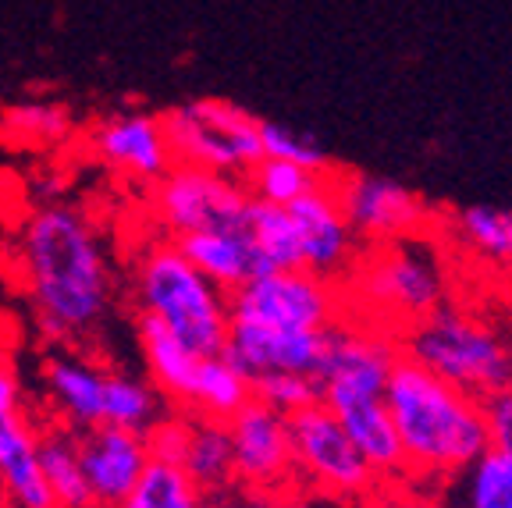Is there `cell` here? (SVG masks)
<instances>
[{
	"instance_id": "obj_9",
	"label": "cell",
	"mask_w": 512,
	"mask_h": 508,
	"mask_svg": "<svg viewBox=\"0 0 512 508\" xmlns=\"http://www.w3.org/2000/svg\"><path fill=\"white\" fill-rule=\"evenodd\" d=\"M246 182L217 175L207 167L171 164L164 178L150 185V214L168 239H182L192 231L242 228L249 214Z\"/></svg>"
},
{
	"instance_id": "obj_33",
	"label": "cell",
	"mask_w": 512,
	"mask_h": 508,
	"mask_svg": "<svg viewBox=\"0 0 512 508\" xmlns=\"http://www.w3.org/2000/svg\"><path fill=\"white\" fill-rule=\"evenodd\" d=\"M189 430H192V413L189 409H164L157 416L150 430H146V448H150V459L160 462H182L185 445H189Z\"/></svg>"
},
{
	"instance_id": "obj_28",
	"label": "cell",
	"mask_w": 512,
	"mask_h": 508,
	"mask_svg": "<svg viewBox=\"0 0 512 508\" xmlns=\"http://www.w3.org/2000/svg\"><path fill=\"white\" fill-rule=\"evenodd\" d=\"M0 132L22 146H61L72 139V111L57 100H22L0 114Z\"/></svg>"
},
{
	"instance_id": "obj_1",
	"label": "cell",
	"mask_w": 512,
	"mask_h": 508,
	"mask_svg": "<svg viewBox=\"0 0 512 508\" xmlns=\"http://www.w3.org/2000/svg\"><path fill=\"white\" fill-rule=\"evenodd\" d=\"M18 267L29 313L54 349H89L118 310V270L96 221L72 199H50L22 221Z\"/></svg>"
},
{
	"instance_id": "obj_25",
	"label": "cell",
	"mask_w": 512,
	"mask_h": 508,
	"mask_svg": "<svg viewBox=\"0 0 512 508\" xmlns=\"http://www.w3.org/2000/svg\"><path fill=\"white\" fill-rule=\"evenodd\" d=\"M164 409H168V402H164V395L150 384V377H139V374H128V370H118V366H107L104 423L146 434Z\"/></svg>"
},
{
	"instance_id": "obj_29",
	"label": "cell",
	"mask_w": 512,
	"mask_h": 508,
	"mask_svg": "<svg viewBox=\"0 0 512 508\" xmlns=\"http://www.w3.org/2000/svg\"><path fill=\"white\" fill-rule=\"evenodd\" d=\"M324 175H313L306 167L292 164V160H278V157H260L249 167L242 182H246L249 196L256 203H274V207H288L292 199H299L303 192H310L313 185Z\"/></svg>"
},
{
	"instance_id": "obj_4",
	"label": "cell",
	"mask_w": 512,
	"mask_h": 508,
	"mask_svg": "<svg viewBox=\"0 0 512 508\" xmlns=\"http://www.w3.org/2000/svg\"><path fill=\"white\" fill-rule=\"evenodd\" d=\"M132 306L178 334L196 356H217L228 338V292L196 270L182 249L160 235L143 242L132 260Z\"/></svg>"
},
{
	"instance_id": "obj_2",
	"label": "cell",
	"mask_w": 512,
	"mask_h": 508,
	"mask_svg": "<svg viewBox=\"0 0 512 508\" xmlns=\"http://www.w3.org/2000/svg\"><path fill=\"white\" fill-rule=\"evenodd\" d=\"M384 405L402 445V466L420 477H452L488 452L480 398L452 388L416 359L399 356L384 384Z\"/></svg>"
},
{
	"instance_id": "obj_22",
	"label": "cell",
	"mask_w": 512,
	"mask_h": 508,
	"mask_svg": "<svg viewBox=\"0 0 512 508\" xmlns=\"http://www.w3.org/2000/svg\"><path fill=\"white\" fill-rule=\"evenodd\" d=\"M249 402H253V381L242 374L232 359H224L221 352L200 359L189 402H185V409H189L192 416H207V420L228 423L242 405H249Z\"/></svg>"
},
{
	"instance_id": "obj_31",
	"label": "cell",
	"mask_w": 512,
	"mask_h": 508,
	"mask_svg": "<svg viewBox=\"0 0 512 508\" xmlns=\"http://www.w3.org/2000/svg\"><path fill=\"white\" fill-rule=\"evenodd\" d=\"M253 398L264 402L267 409L281 416H292L306 405L320 402V381L310 374H285V370H274V374L253 377Z\"/></svg>"
},
{
	"instance_id": "obj_38",
	"label": "cell",
	"mask_w": 512,
	"mask_h": 508,
	"mask_svg": "<svg viewBox=\"0 0 512 508\" xmlns=\"http://www.w3.org/2000/svg\"><path fill=\"white\" fill-rule=\"evenodd\" d=\"M0 508H8V494H4V487H0Z\"/></svg>"
},
{
	"instance_id": "obj_23",
	"label": "cell",
	"mask_w": 512,
	"mask_h": 508,
	"mask_svg": "<svg viewBox=\"0 0 512 508\" xmlns=\"http://www.w3.org/2000/svg\"><path fill=\"white\" fill-rule=\"evenodd\" d=\"M40 466L57 508H93L79 462V434L61 423L40 427Z\"/></svg>"
},
{
	"instance_id": "obj_32",
	"label": "cell",
	"mask_w": 512,
	"mask_h": 508,
	"mask_svg": "<svg viewBox=\"0 0 512 508\" xmlns=\"http://www.w3.org/2000/svg\"><path fill=\"white\" fill-rule=\"evenodd\" d=\"M260 150H264V157L292 160V164L306 167L313 175H331V160L328 153L320 150L317 139L303 132H292V128L278 125V121L260 118Z\"/></svg>"
},
{
	"instance_id": "obj_37",
	"label": "cell",
	"mask_w": 512,
	"mask_h": 508,
	"mask_svg": "<svg viewBox=\"0 0 512 508\" xmlns=\"http://www.w3.org/2000/svg\"><path fill=\"white\" fill-rule=\"evenodd\" d=\"M281 508H342L338 501H331V498H324V494H317V491H281Z\"/></svg>"
},
{
	"instance_id": "obj_16",
	"label": "cell",
	"mask_w": 512,
	"mask_h": 508,
	"mask_svg": "<svg viewBox=\"0 0 512 508\" xmlns=\"http://www.w3.org/2000/svg\"><path fill=\"white\" fill-rule=\"evenodd\" d=\"M79 462L93 508H118L150 462L146 434L114 427V423H96L79 434Z\"/></svg>"
},
{
	"instance_id": "obj_24",
	"label": "cell",
	"mask_w": 512,
	"mask_h": 508,
	"mask_svg": "<svg viewBox=\"0 0 512 508\" xmlns=\"http://www.w3.org/2000/svg\"><path fill=\"white\" fill-rule=\"evenodd\" d=\"M246 235L249 246H253L256 274H267V270H292L303 267V256H299V235L288 207H274V203H249L246 214Z\"/></svg>"
},
{
	"instance_id": "obj_36",
	"label": "cell",
	"mask_w": 512,
	"mask_h": 508,
	"mask_svg": "<svg viewBox=\"0 0 512 508\" xmlns=\"http://www.w3.org/2000/svg\"><path fill=\"white\" fill-rule=\"evenodd\" d=\"M11 409H22V377L0 345V413H11Z\"/></svg>"
},
{
	"instance_id": "obj_34",
	"label": "cell",
	"mask_w": 512,
	"mask_h": 508,
	"mask_svg": "<svg viewBox=\"0 0 512 508\" xmlns=\"http://www.w3.org/2000/svg\"><path fill=\"white\" fill-rule=\"evenodd\" d=\"M480 413H484V427H488V448L512 455V384L480 398Z\"/></svg>"
},
{
	"instance_id": "obj_5",
	"label": "cell",
	"mask_w": 512,
	"mask_h": 508,
	"mask_svg": "<svg viewBox=\"0 0 512 508\" xmlns=\"http://www.w3.org/2000/svg\"><path fill=\"white\" fill-rule=\"evenodd\" d=\"M402 356L473 398L512 384V331L470 306L441 302L399 334Z\"/></svg>"
},
{
	"instance_id": "obj_20",
	"label": "cell",
	"mask_w": 512,
	"mask_h": 508,
	"mask_svg": "<svg viewBox=\"0 0 512 508\" xmlns=\"http://www.w3.org/2000/svg\"><path fill=\"white\" fill-rule=\"evenodd\" d=\"M328 409V405H324ZM345 434L352 437V445L360 448L363 459L374 466L377 477H392V473H406L402 466V445L395 434V423L388 416L384 398H356V402H342L331 409Z\"/></svg>"
},
{
	"instance_id": "obj_6",
	"label": "cell",
	"mask_w": 512,
	"mask_h": 508,
	"mask_svg": "<svg viewBox=\"0 0 512 508\" xmlns=\"http://www.w3.org/2000/svg\"><path fill=\"white\" fill-rule=\"evenodd\" d=\"M160 121H164L175 164L207 167L217 175L242 178L264 157L260 118L228 100H189V104L160 114Z\"/></svg>"
},
{
	"instance_id": "obj_17",
	"label": "cell",
	"mask_w": 512,
	"mask_h": 508,
	"mask_svg": "<svg viewBox=\"0 0 512 508\" xmlns=\"http://www.w3.org/2000/svg\"><path fill=\"white\" fill-rule=\"evenodd\" d=\"M0 487L8 508H57L40 466V423L25 409L0 413Z\"/></svg>"
},
{
	"instance_id": "obj_30",
	"label": "cell",
	"mask_w": 512,
	"mask_h": 508,
	"mask_svg": "<svg viewBox=\"0 0 512 508\" xmlns=\"http://www.w3.org/2000/svg\"><path fill=\"white\" fill-rule=\"evenodd\" d=\"M463 501L466 508H512V455L488 452L463 469Z\"/></svg>"
},
{
	"instance_id": "obj_10",
	"label": "cell",
	"mask_w": 512,
	"mask_h": 508,
	"mask_svg": "<svg viewBox=\"0 0 512 508\" xmlns=\"http://www.w3.org/2000/svg\"><path fill=\"white\" fill-rule=\"evenodd\" d=\"M331 182H335L345 221L363 246L424 235L434 221L431 203L392 178L356 171V175H331Z\"/></svg>"
},
{
	"instance_id": "obj_21",
	"label": "cell",
	"mask_w": 512,
	"mask_h": 508,
	"mask_svg": "<svg viewBox=\"0 0 512 508\" xmlns=\"http://www.w3.org/2000/svg\"><path fill=\"white\" fill-rule=\"evenodd\" d=\"M178 466L189 473V480L207 494L210 501L239 487L235 480V455H232V437H228V423L207 420V416H192L189 445Z\"/></svg>"
},
{
	"instance_id": "obj_12",
	"label": "cell",
	"mask_w": 512,
	"mask_h": 508,
	"mask_svg": "<svg viewBox=\"0 0 512 508\" xmlns=\"http://www.w3.org/2000/svg\"><path fill=\"white\" fill-rule=\"evenodd\" d=\"M288 214H292V224H296L303 267L320 274V278L342 281L352 270V263L360 260L363 242L356 239V231L345 221L331 175H324L310 192L292 199Z\"/></svg>"
},
{
	"instance_id": "obj_11",
	"label": "cell",
	"mask_w": 512,
	"mask_h": 508,
	"mask_svg": "<svg viewBox=\"0 0 512 508\" xmlns=\"http://www.w3.org/2000/svg\"><path fill=\"white\" fill-rule=\"evenodd\" d=\"M228 437H232L239 487L281 494L296 484L288 416L274 413V409H267L264 402L253 398L228 420Z\"/></svg>"
},
{
	"instance_id": "obj_35",
	"label": "cell",
	"mask_w": 512,
	"mask_h": 508,
	"mask_svg": "<svg viewBox=\"0 0 512 508\" xmlns=\"http://www.w3.org/2000/svg\"><path fill=\"white\" fill-rule=\"evenodd\" d=\"M210 508H281V494L253 491V487H232L228 494L210 501Z\"/></svg>"
},
{
	"instance_id": "obj_26",
	"label": "cell",
	"mask_w": 512,
	"mask_h": 508,
	"mask_svg": "<svg viewBox=\"0 0 512 508\" xmlns=\"http://www.w3.org/2000/svg\"><path fill=\"white\" fill-rule=\"evenodd\" d=\"M118 508H210V498L192 484L178 462L150 459Z\"/></svg>"
},
{
	"instance_id": "obj_3",
	"label": "cell",
	"mask_w": 512,
	"mask_h": 508,
	"mask_svg": "<svg viewBox=\"0 0 512 508\" xmlns=\"http://www.w3.org/2000/svg\"><path fill=\"white\" fill-rule=\"evenodd\" d=\"M338 285L345 313L352 310L356 320L402 334L409 324L448 302V267L424 231L367 246V253H360Z\"/></svg>"
},
{
	"instance_id": "obj_18",
	"label": "cell",
	"mask_w": 512,
	"mask_h": 508,
	"mask_svg": "<svg viewBox=\"0 0 512 508\" xmlns=\"http://www.w3.org/2000/svg\"><path fill=\"white\" fill-rule=\"evenodd\" d=\"M136 345L143 352L153 388L164 395L168 405L185 409L192 381H196V366H200L203 356H196L178 334H171L160 320L146 317V313H136Z\"/></svg>"
},
{
	"instance_id": "obj_14",
	"label": "cell",
	"mask_w": 512,
	"mask_h": 508,
	"mask_svg": "<svg viewBox=\"0 0 512 508\" xmlns=\"http://www.w3.org/2000/svg\"><path fill=\"white\" fill-rule=\"evenodd\" d=\"M324 345H328V331H285V327L253 324V320H232L221 356L232 359L249 381L274 370L317 377L324 363Z\"/></svg>"
},
{
	"instance_id": "obj_19",
	"label": "cell",
	"mask_w": 512,
	"mask_h": 508,
	"mask_svg": "<svg viewBox=\"0 0 512 508\" xmlns=\"http://www.w3.org/2000/svg\"><path fill=\"white\" fill-rule=\"evenodd\" d=\"M182 256L196 270H203L217 288L232 292L242 281H249L256 274L253 246H249L246 224L242 228H217V231H192L182 239H171Z\"/></svg>"
},
{
	"instance_id": "obj_13",
	"label": "cell",
	"mask_w": 512,
	"mask_h": 508,
	"mask_svg": "<svg viewBox=\"0 0 512 508\" xmlns=\"http://www.w3.org/2000/svg\"><path fill=\"white\" fill-rule=\"evenodd\" d=\"M89 153L128 182L153 185L175 164L160 114H111L89 128Z\"/></svg>"
},
{
	"instance_id": "obj_27",
	"label": "cell",
	"mask_w": 512,
	"mask_h": 508,
	"mask_svg": "<svg viewBox=\"0 0 512 508\" xmlns=\"http://www.w3.org/2000/svg\"><path fill=\"white\" fill-rule=\"evenodd\" d=\"M452 235L484 263L512 270V210L463 207L452 217Z\"/></svg>"
},
{
	"instance_id": "obj_15",
	"label": "cell",
	"mask_w": 512,
	"mask_h": 508,
	"mask_svg": "<svg viewBox=\"0 0 512 508\" xmlns=\"http://www.w3.org/2000/svg\"><path fill=\"white\" fill-rule=\"evenodd\" d=\"M104 381L107 363L86 349H50L40 363V384L54 423L75 434L104 423Z\"/></svg>"
},
{
	"instance_id": "obj_8",
	"label": "cell",
	"mask_w": 512,
	"mask_h": 508,
	"mask_svg": "<svg viewBox=\"0 0 512 508\" xmlns=\"http://www.w3.org/2000/svg\"><path fill=\"white\" fill-rule=\"evenodd\" d=\"M232 320H253L285 331H328L345 317L342 285L306 267L267 270L228 292Z\"/></svg>"
},
{
	"instance_id": "obj_7",
	"label": "cell",
	"mask_w": 512,
	"mask_h": 508,
	"mask_svg": "<svg viewBox=\"0 0 512 508\" xmlns=\"http://www.w3.org/2000/svg\"><path fill=\"white\" fill-rule=\"evenodd\" d=\"M288 437H292V469L296 484L317 491L338 505H356L370 498L377 487V473L363 452L352 445L342 423L324 405H306L288 416Z\"/></svg>"
}]
</instances>
